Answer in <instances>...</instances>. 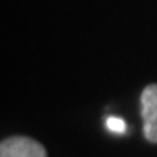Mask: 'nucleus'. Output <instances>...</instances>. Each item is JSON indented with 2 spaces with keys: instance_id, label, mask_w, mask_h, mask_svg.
Wrapping results in <instances>:
<instances>
[{
  "instance_id": "7ed1b4c3",
  "label": "nucleus",
  "mask_w": 157,
  "mask_h": 157,
  "mask_svg": "<svg viewBox=\"0 0 157 157\" xmlns=\"http://www.w3.org/2000/svg\"><path fill=\"white\" fill-rule=\"evenodd\" d=\"M106 127H108V130H111L114 133H125V130H127V124L119 117H108Z\"/></svg>"
},
{
  "instance_id": "f03ea898",
  "label": "nucleus",
  "mask_w": 157,
  "mask_h": 157,
  "mask_svg": "<svg viewBox=\"0 0 157 157\" xmlns=\"http://www.w3.org/2000/svg\"><path fill=\"white\" fill-rule=\"evenodd\" d=\"M0 157H47V151L40 143L27 136H11L2 141Z\"/></svg>"
},
{
  "instance_id": "f257e3e1",
  "label": "nucleus",
  "mask_w": 157,
  "mask_h": 157,
  "mask_svg": "<svg viewBox=\"0 0 157 157\" xmlns=\"http://www.w3.org/2000/svg\"><path fill=\"white\" fill-rule=\"evenodd\" d=\"M141 116L144 122V136L157 143V83L147 85L141 93Z\"/></svg>"
}]
</instances>
